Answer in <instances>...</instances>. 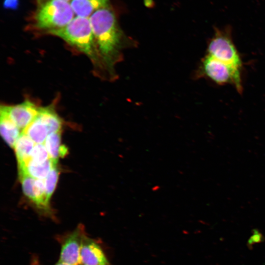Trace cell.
I'll return each mask as SVG.
<instances>
[{"label":"cell","mask_w":265,"mask_h":265,"mask_svg":"<svg viewBox=\"0 0 265 265\" xmlns=\"http://www.w3.org/2000/svg\"><path fill=\"white\" fill-rule=\"evenodd\" d=\"M50 159L44 144H35L29 161L35 163H43Z\"/></svg>","instance_id":"cell-18"},{"label":"cell","mask_w":265,"mask_h":265,"mask_svg":"<svg viewBox=\"0 0 265 265\" xmlns=\"http://www.w3.org/2000/svg\"><path fill=\"white\" fill-rule=\"evenodd\" d=\"M37 116L46 126L49 134L60 131L62 122L52 106L40 107Z\"/></svg>","instance_id":"cell-15"},{"label":"cell","mask_w":265,"mask_h":265,"mask_svg":"<svg viewBox=\"0 0 265 265\" xmlns=\"http://www.w3.org/2000/svg\"><path fill=\"white\" fill-rule=\"evenodd\" d=\"M31 265H40L39 261L36 258L34 257L32 260Z\"/></svg>","instance_id":"cell-21"},{"label":"cell","mask_w":265,"mask_h":265,"mask_svg":"<svg viewBox=\"0 0 265 265\" xmlns=\"http://www.w3.org/2000/svg\"><path fill=\"white\" fill-rule=\"evenodd\" d=\"M40 107L29 100L13 106H1L0 111L6 114L21 130H24L37 117Z\"/></svg>","instance_id":"cell-8"},{"label":"cell","mask_w":265,"mask_h":265,"mask_svg":"<svg viewBox=\"0 0 265 265\" xmlns=\"http://www.w3.org/2000/svg\"><path fill=\"white\" fill-rule=\"evenodd\" d=\"M22 132L35 144H44L49 134L46 126L37 116Z\"/></svg>","instance_id":"cell-16"},{"label":"cell","mask_w":265,"mask_h":265,"mask_svg":"<svg viewBox=\"0 0 265 265\" xmlns=\"http://www.w3.org/2000/svg\"><path fill=\"white\" fill-rule=\"evenodd\" d=\"M54 265H70L65 263H63V262L58 261Z\"/></svg>","instance_id":"cell-22"},{"label":"cell","mask_w":265,"mask_h":265,"mask_svg":"<svg viewBox=\"0 0 265 265\" xmlns=\"http://www.w3.org/2000/svg\"><path fill=\"white\" fill-rule=\"evenodd\" d=\"M55 165L56 164L50 159L40 163L28 161L25 165L19 166V173L28 175L37 179L45 180Z\"/></svg>","instance_id":"cell-12"},{"label":"cell","mask_w":265,"mask_h":265,"mask_svg":"<svg viewBox=\"0 0 265 265\" xmlns=\"http://www.w3.org/2000/svg\"><path fill=\"white\" fill-rule=\"evenodd\" d=\"M32 17L33 24L46 33L68 24L75 15L70 2L62 0H37Z\"/></svg>","instance_id":"cell-3"},{"label":"cell","mask_w":265,"mask_h":265,"mask_svg":"<svg viewBox=\"0 0 265 265\" xmlns=\"http://www.w3.org/2000/svg\"><path fill=\"white\" fill-rule=\"evenodd\" d=\"M19 174L24 194L44 214L52 215L49 201L46 196L44 180L37 179L25 174Z\"/></svg>","instance_id":"cell-7"},{"label":"cell","mask_w":265,"mask_h":265,"mask_svg":"<svg viewBox=\"0 0 265 265\" xmlns=\"http://www.w3.org/2000/svg\"><path fill=\"white\" fill-rule=\"evenodd\" d=\"M252 235L250 237L247 241V246L251 248L254 244H257L263 242L264 239L263 235L258 229H253L252 231Z\"/></svg>","instance_id":"cell-19"},{"label":"cell","mask_w":265,"mask_h":265,"mask_svg":"<svg viewBox=\"0 0 265 265\" xmlns=\"http://www.w3.org/2000/svg\"><path fill=\"white\" fill-rule=\"evenodd\" d=\"M85 235L84 226L80 224L73 231L59 238L61 250L58 261L70 265H80V250Z\"/></svg>","instance_id":"cell-6"},{"label":"cell","mask_w":265,"mask_h":265,"mask_svg":"<svg viewBox=\"0 0 265 265\" xmlns=\"http://www.w3.org/2000/svg\"><path fill=\"white\" fill-rule=\"evenodd\" d=\"M207 54L229 65L241 69V57L233 40L229 27L216 28L209 40Z\"/></svg>","instance_id":"cell-5"},{"label":"cell","mask_w":265,"mask_h":265,"mask_svg":"<svg viewBox=\"0 0 265 265\" xmlns=\"http://www.w3.org/2000/svg\"><path fill=\"white\" fill-rule=\"evenodd\" d=\"M3 5L6 9L15 10L19 6V0H4Z\"/></svg>","instance_id":"cell-20"},{"label":"cell","mask_w":265,"mask_h":265,"mask_svg":"<svg viewBox=\"0 0 265 265\" xmlns=\"http://www.w3.org/2000/svg\"><path fill=\"white\" fill-rule=\"evenodd\" d=\"M0 134L4 140L11 148H14L20 136L21 130L5 113L0 111Z\"/></svg>","instance_id":"cell-11"},{"label":"cell","mask_w":265,"mask_h":265,"mask_svg":"<svg viewBox=\"0 0 265 265\" xmlns=\"http://www.w3.org/2000/svg\"><path fill=\"white\" fill-rule=\"evenodd\" d=\"M70 3L77 16L88 18L96 11L109 6V0H72Z\"/></svg>","instance_id":"cell-10"},{"label":"cell","mask_w":265,"mask_h":265,"mask_svg":"<svg viewBox=\"0 0 265 265\" xmlns=\"http://www.w3.org/2000/svg\"><path fill=\"white\" fill-rule=\"evenodd\" d=\"M59 176V171L55 165L50 172L48 176L44 180L46 194L47 200L50 199L54 190Z\"/></svg>","instance_id":"cell-17"},{"label":"cell","mask_w":265,"mask_h":265,"mask_svg":"<svg viewBox=\"0 0 265 265\" xmlns=\"http://www.w3.org/2000/svg\"><path fill=\"white\" fill-rule=\"evenodd\" d=\"M44 144L48 151L50 159L55 164H57L59 157H63L67 154V148L61 145L60 131L49 134Z\"/></svg>","instance_id":"cell-13"},{"label":"cell","mask_w":265,"mask_h":265,"mask_svg":"<svg viewBox=\"0 0 265 265\" xmlns=\"http://www.w3.org/2000/svg\"><path fill=\"white\" fill-rule=\"evenodd\" d=\"M89 19L105 70L113 80L117 78L114 67L122 60L123 51L134 44L125 37L109 6L96 11Z\"/></svg>","instance_id":"cell-1"},{"label":"cell","mask_w":265,"mask_h":265,"mask_svg":"<svg viewBox=\"0 0 265 265\" xmlns=\"http://www.w3.org/2000/svg\"><path fill=\"white\" fill-rule=\"evenodd\" d=\"M80 265H110L100 245L86 234L82 241Z\"/></svg>","instance_id":"cell-9"},{"label":"cell","mask_w":265,"mask_h":265,"mask_svg":"<svg viewBox=\"0 0 265 265\" xmlns=\"http://www.w3.org/2000/svg\"><path fill=\"white\" fill-rule=\"evenodd\" d=\"M64 0V1H66L70 2L72 0Z\"/></svg>","instance_id":"cell-23"},{"label":"cell","mask_w":265,"mask_h":265,"mask_svg":"<svg viewBox=\"0 0 265 265\" xmlns=\"http://www.w3.org/2000/svg\"><path fill=\"white\" fill-rule=\"evenodd\" d=\"M241 69L207 54L201 61L197 77H206L219 85H232L241 94L243 91Z\"/></svg>","instance_id":"cell-4"},{"label":"cell","mask_w":265,"mask_h":265,"mask_svg":"<svg viewBox=\"0 0 265 265\" xmlns=\"http://www.w3.org/2000/svg\"><path fill=\"white\" fill-rule=\"evenodd\" d=\"M86 55L100 69L105 70L88 18L76 16L65 26L48 32Z\"/></svg>","instance_id":"cell-2"},{"label":"cell","mask_w":265,"mask_h":265,"mask_svg":"<svg viewBox=\"0 0 265 265\" xmlns=\"http://www.w3.org/2000/svg\"><path fill=\"white\" fill-rule=\"evenodd\" d=\"M35 144L27 135L22 132L14 148L19 166L25 165L30 160Z\"/></svg>","instance_id":"cell-14"}]
</instances>
